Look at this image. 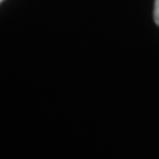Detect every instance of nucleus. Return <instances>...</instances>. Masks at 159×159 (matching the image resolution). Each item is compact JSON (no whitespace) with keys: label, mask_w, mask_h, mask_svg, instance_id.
I'll use <instances>...</instances> for the list:
<instances>
[{"label":"nucleus","mask_w":159,"mask_h":159,"mask_svg":"<svg viewBox=\"0 0 159 159\" xmlns=\"http://www.w3.org/2000/svg\"><path fill=\"white\" fill-rule=\"evenodd\" d=\"M154 20L159 25V0H155V4H154Z\"/></svg>","instance_id":"obj_1"},{"label":"nucleus","mask_w":159,"mask_h":159,"mask_svg":"<svg viewBox=\"0 0 159 159\" xmlns=\"http://www.w3.org/2000/svg\"><path fill=\"white\" fill-rule=\"evenodd\" d=\"M3 2H4V0H0V4H2V3H3Z\"/></svg>","instance_id":"obj_2"}]
</instances>
